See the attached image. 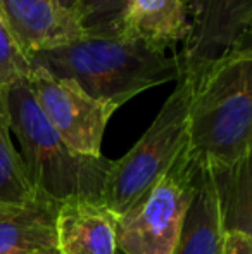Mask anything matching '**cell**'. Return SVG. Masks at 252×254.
I'll use <instances>...</instances> for the list:
<instances>
[{"mask_svg":"<svg viewBox=\"0 0 252 254\" xmlns=\"http://www.w3.org/2000/svg\"><path fill=\"white\" fill-rule=\"evenodd\" d=\"M251 49H252V45H251Z\"/></svg>","mask_w":252,"mask_h":254,"instance_id":"ffe728a7","label":"cell"},{"mask_svg":"<svg viewBox=\"0 0 252 254\" xmlns=\"http://www.w3.org/2000/svg\"><path fill=\"white\" fill-rule=\"evenodd\" d=\"M55 5L59 7V9L62 10L66 16H69L71 19H74L78 23L76 19V7H78V0H54Z\"/></svg>","mask_w":252,"mask_h":254,"instance_id":"ac0fdd59","label":"cell"},{"mask_svg":"<svg viewBox=\"0 0 252 254\" xmlns=\"http://www.w3.org/2000/svg\"><path fill=\"white\" fill-rule=\"evenodd\" d=\"M190 35L182 71L199 74L212 63L252 45V0H187Z\"/></svg>","mask_w":252,"mask_h":254,"instance_id":"52a82bcc","label":"cell"},{"mask_svg":"<svg viewBox=\"0 0 252 254\" xmlns=\"http://www.w3.org/2000/svg\"><path fill=\"white\" fill-rule=\"evenodd\" d=\"M197 173L199 163L187 149L140 201L118 216L119 251L123 254H176Z\"/></svg>","mask_w":252,"mask_h":254,"instance_id":"5b68a950","label":"cell"},{"mask_svg":"<svg viewBox=\"0 0 252 254\" xmlns=\"http://www.w3.org/2000/svg\"><path fill=\"white\" fill-rule=\"evenodd\" d=\"M59 254H116L118 214L101 197H69L55 214Z\"/></svg>","mask_w":252,"mask_h":254,"instance_id":"ba28073f","label":"cell"},{"mask_svg":"<svg viewBox=\"0 0 252 254\" xmlns=\"http://www.w3.org/2000/svg\"><path fill=\"white\" fill-rule=\"evenodd\" d=\"M10 130L35 190L55 202L101 197L112 161L74 152L42 113L30 80L7 87Z\"/></svg>","mask_w":252,"mask_h":254,"instance_id":"3957f363","label":"cell"},{"mask_svg":"<svg viewBox=\"0 0 252 254\" xmlns=\"http://www.w3.org/2000/svg\"><path fill=\"white\" fill-rule=\"evenodd\" d=\"M218 197L223 234L237 232L252 242V151L225 166L209 168Z\"/></svg>","mask_w":252,"mask_h":254,"instance_id":"4fadbf2b","label":"cell"},{"mask_svg":"<svg viewBox=\"0 0 252 254\" xmlns=\"http://www.w3.org/2000/svg\"><path fill=\"white\" fill-rule=\"evenodd\" d=\"M123 31L162 51L175 47L190 35L187 0H131L123 19Z\"/></svg>","mask_w":252,"mask_h":254,"instance_id":"8fae6325","label":"cell"},{"mask_svg":"<svg viewBox=\"0 0 252 254\" xmlns=\"http://www.w3.org/2000/svg\"><path fill=\"white\" fill-rule=\"evenodd\" d=\"M33 254H59V253L54 251V253H33Z\"/></svg>","mask_w":252,"mask_h":254,"instance_id":"d6986e66","label":"cell"},{"mask_svg":"<svg viewBox=\"0 0 252 254\" xmlns=\"http://www.w3.org/2000/svg\"><path fill=\"white\" fill-rule=\"evenodd\" d=\"M30 57L17 44L0 5V87H12L14 83L30 80Z\"/></svg>","mask_w":252,"mask_h":254,"instance_id":"2e32d148","label":"cell"},{"mask_svg":"<svg viewBox=\"0 0 252 254\" xmlns=\"http://www.w3.org/2000/svg\"><path fill=\"white\" fill-rule=\"evenodd\" d=\"M131 0H78L76 19L88 35L123 31V19Z\"/></svg>","mask_w":252,"mask_h":254,"instance_id":"9a60e30c","label":"cell"},{"mask_svg":"<svg viewBox=\"0 0 252 254\" xmlns=\"http://www.w3.org/2000/svg\"><path fill=\"white\" fill-rule=\"evenodd\" d=\"M221 227L214 182L207 166L199 163L197 184L187 211L176 254H223Z\"/></svg>","mask_w":252,"mask_h":254,"instance_id":"7c38bea8","label":"cell"},{"mask_svg":"<svg viewBox=\"0 0 252 254\" xmlns=\"http://www.w3.org/2000/svg\"><path fill=\"white\" fill-rule=\"evenodd\" d=\"M30 87L42 113L69 149L83 156L102 157V138L116 107L83 92L74 81L55 78L31 67Z\"/></svg>","mask_w":252,"mask_h":254,"instance_id":"8992f818","label":"cell"},{"mask_svg":"<svg viewBox=\"0 0 252 254\" xmlns=\"http://www.w3.org/2000/svg\"><path fill=\"white\" fill-rule=\"evenodd\" d=\"M31 67L71 80L90 97L116 109L149 88L178 81V56L147 44L126 31L83 33L74 40L30 56Z\"/></svg>","mask_w":252,"mask_h":254,"instance_id":"6da1fadb","label":"cell"},{"mask_svg":"<svg viewBox=\"0 0 252 254\" xmlns=\"http://www.w3.org/2000/svg\"><path fill=\"white\" fill-rule=\"evenodd\" d=\"M192 94L194 76L182 71L147 131L121 159L112 161L101 199L118 216L140 201L189 149Z\"/></svg>","mask_w":252,"mask_h":254,"instance_id":"277c9868","label":"cell"},{"mask_svg":"<svg viewBox=\"0 0 252 254\" xmlns=\"http://www.w3.org/2000/svg\"><path fill=\"white\" fill-rule=\"evenodd\" d=\"M223 254H252V242L249 237L237 232L225 234Z\"/></svg>","mask_w":252,"mask_h":254,"instance_id":"e0dca14e","label":"cell"},{"mask_svg":"<svg viewBox=\"0 0 252 254\" xmlns=\"http://www.w3.org/2000/svg\"><path fill=\"white\" fill-rule=\"evenodd\" d=\"M7 88L0 87V204H28L38 197L19 151L10 138Z\"/></svg>","mask_w":252,"mask_h":254,"instance_id":"5bb4252c","label":"cell"},{"mask_svg":"<svg viewBox=\"0 0 252 254\" xmlns=\"http://www.w3.org/2000/svg\"><path fill=\"white\" fill-rule=\"evenodd\" d=\"M0 5L28 57L83 35L80 24L66 16L54 0H0Z\"/></svg>","mask_w":252,"mask_h":254,"instance_id":"9c48e42d","label":"cell"},{"mask_svg":"<svg viewBox=\"0 0 252 254\" xmlns=\"http://www.w3.org/2000/svg\"><path fill=\"white\" fill-rule=\"evenodd\" d=\"M189 135V154L207 168L252 151V49L230 54L194 76Z\"/></svg>","mask_w":252,"mask_h":254,"instance_id":"7a4b0ae2","label":"cell"},{"mask_svg":"<svg viewBox=\"0 0 252 254\" xmlns=\"http://www.w3.org/2000/svg\"><path fill=\"white\" fill-rule=\"evenodd\" d=\"M59 202L38 195L28 204H0V254L57 251L55 214Z\"/></svg>","mask_w":252,"mask_h":254,"instance_id":"30bf717a","label":"cell"}]
</instances>
